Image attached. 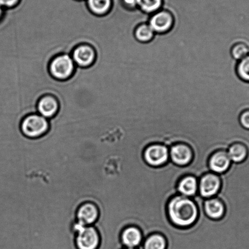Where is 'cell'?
<instances>
[{
  "label": "cell",
  "instance_id": "obj_1",
  "mask_svg": "<svg viewBox=\"0 0 249 249\" xmlns=\"http://www.w3.org/2000/svg\"><path fill=\"white\" fill-rule=\"evenodd\" d=\"M167 212L170 221L182 228L194 224L198 216L196 203L182 195H176L170 199L168 203Z\"/></svg>",
  "mask_w": 249,
  "mask_h": 249
},
{
  "label": "cell",
  "instance_id": "obj_2",
  "mask_svg": "<svg viewBox=\"0 0 249 249\" xmlns=\"http://www.w3.org/2000/svg\"><path fill=\"white\" fill-rule=\"evenodd\" d=\"M72 231L76 234L77 249H98L100 244V236L95 227L85 226L76 221L72 224Z\"/></svg>",
  "mask_w": 249,
  "mask_h": 249
},
{
  "label": "cell",
  "instance_id": "obj_3",
  "mask_svg": "<svg viewBox=\"0 0 249 249\" xmlns=\"http://www.w3.org/2000/svg\"><path fill=\"white\" fill-rule=\"evenodd\" d=\"M49 123L45 118L38 115H31L25 118L21 123L20 129L25 137L38 139L49 130Z\"/></svg>",
  "mask_w": 249,
  "mask_h": 249
},
{
  "label": "cell",
  "instance_id": "obj_4",
  "mask_svg": "<svg viewBox=\"0 0 249 249\" xmlns=\"http://www.w3.org/2000/svg\"><path fill=\"white\" fill-rule=\"evenodd\" d=\"M175 19L171 11L161 9L152 14L149 24L156 34L164 35L172 30L175 25Z\"/></svg>",
  "mask_w": 249,
  "mask_h": 249
},
{
  "label": "cell",
  "instance_id": "obj_5",
  "mask_svg": "<svg viewBox=\"0 0 249 249\" xmlns=\"http://www.w3.org/2000/svg\"><path fill=\"white\" fill-rule=\"evenodd\" d=\"M145 161L153 167H160L167 163L169 159L168 147L161 144H152L144 150Z\"/></svg>",
  "mask_w": 249,
  "mask_h": 249
},
{
  "label": "cell",
  "instance_id": "obj_6",
  "mask_svg": "<svg viewBox=\"0 0 249 249\" xmlns=\"http://www.w3.org/2000/svg\"><path fill=\"white\" fill-rule=\"evenodd\" d=\"M74 68L71 58L69 55L64 54L53 59L50 65V71L55 78L65 79L71 76Z\"/></svg>",
  "mask_w": 249,
  "mask_h": 249
},
{
  "label": "cell",
  "instance_id": "obj_7",
  "mask_svg": "<svg viewBox=\"0 0 249 249\" xmlns=\"http://www.w3.org/2000/svg\"><path fill=\"white\" fill-rule=\"evenodd\" d=\"M199 188L201 197L209 198L214 196L221 188V180L218 175L207 174L200 178Z\"/></svg>",
  "mask_w": 249,
  "mask_h": 249
},
{
  "label": "cell",
  "instance_id": "obj_8",
  "mask_svg": "<svg viewBox=\"0 0 249 249\" xmlns=\"http://www.w3.org/2000/svg\"><path fill=\"white\" fill-rule=\"evenodd\" d=\"M98 217V208L93 203H84L77 210L76 221L84 226H93L97 221Z\"/></svg>",
  "mask_w": 249,
  "mask_h": 249
},
{
  "label": "cell",
  "instance_id": "obj_9",
  "mask_svg": "<svg viewBox=\"0 0 249 249\" xmlns=\"http://www.w3.org/2000/svg\"><path fill=\"white\" fill-rule=\"evenodd\" d=\"M171 160L176 165L185 166L189 164L193 158L192 149L185 144H176L171 147Z\"/></svg>",
  "mask_w": 249,
  "mask_h": 249
},
{
  "label": "cell",
  "instance_id": "obj_10",
  "mask_svg": "<svg viewBox=\"0 0 249 249\" xmlns=\"http://www.w3.org/2000/svg\"><path fill=\"white\" fill-rule=\"evenodd\" d=\"M231 163L227 152L219 151L215 152L210 157L209 165L210 170L213 172L222 174L229 170Z\"/></svg>",
  "mask_w": 249,
  "mask_h": 249
},
{
  "label": "cell",
  "instance_id": "obj_11",
  "mask_svg": "<svg viewBox=\"0 0 249 249\" xmlns=\"http://www.w3.org/2000/svg\"><path fill=\"white\" fill-rule=\"evenodd\" d=\"M121 240L125 248L137 249L142 245V236L141 231L136 227H129L122 231Z\"/></svg>",
  "mask_w": 249,
  "mask_h": 249
},
{
  "label": "cell",
  "instance_id": "obj_12",
  "mask_svg": "<svg viewBox=\"0 0 249 249\" xmlns=\"http://www.w3.org/2000/svg\"><path fill=\"white\" fill-rule=\"evenodd\" d=\"M227 154L232 162L235 163H244L249 157L248 146L243 142H235L229 147Z\"/></svg>",
  "mask_w": 249,
  "mask_h": 249
},
{
  "label": "cell",
  "instance_id": "obj_13",
  "mask_svg": "<svg viewBox=\"0 0 249 249\" xmlns=\"http://www.w3.org/2000/svg\"><path fill=\"white\" fill-rule=\"evenodd\" d=\"M95 53L93 50L88 45H82L74 50L72 57L77 64L81 67H87L90 65L95 59Z\"/></svg>",
  "mask_w": 249,
  "mask_h": 249
},
{
  "label": "cell",
  "instance_id": "obj_14",
  "mask_svg": "<svg viewBox=\"0 0 249 249\" xmlns=\"http://www.w3.org/2000/svg\"><path fill=\"white\" fill-rule=\"evenodd\" d=\"M204 211L209 218L217 220L221 219L225 213V207L218 199L205 200L204 205Z\"/></svg>",
  "mask_w": 249,
  "mask_h": 249
},
{
  "label": "cell",
  "instance_id": "obj_15",
  "mask_svg": "<svg viewBox=\"0 0 249 249\" xmlns=\"http://www.w3.org/2000/svg\"><path fill=\"white\" fill-rule=\"evenodd\" d=\"M59 108L58 103L52 96H45L41 99L38 105V112L44 118H52Z\"/></svg>",
  "mask_w": 249,
  "mask_h": 249
},
{
  "label": "cell",
  "instance_id": "obj_16",
  "mask_svg": "<svg viewBox=\"0 0 249 249\" xmlns=\"http://www.w3.org/2000/svg\"><path fill=\"white\" fill-rule=\"evenodd\" d=\"M197 181L194 176H186L178 183V192L184 196H194L197 192Z\"/></svg>",
  "mask_w": 249,
  "mask_h": 249
},
{
  "label": "cell",
  "instance_id": "obj_17",
  "mask_svg": "<svg viewBox=\"0 0 249 249\" xmlns=\"http://www.w3.org/2000/svg\"><path fill=\"white\" fill-rule=\"evenodd\" d=\"M89 10L93 14L104 16L113 8V0H86Z\"/></svg>",
  "mask_w": 249,
  "mask_h": 249
},
{
  "label": "cell",
  "instance_id": "obj_18",
  "mask_svg": "<svg viewBox=\"0 0 249 249\" xmlns=\"http://www.w3.org/2000/svg\"><path fill=\"white\" fill-rule=\"evenodd\" d=\"M156 33L149 23H142L136 26L134 30V37L138 42L147 43L151 42Z\"/></svg>",
  "mask_w": 249,
  "mask_h": 249
},
{
  "label": "cell",
  "instance_id": "obj_19",
  "mask_svg": "<svg viewBox=\"0 0 249 249\" xmlns=\"http://www.w3.org/2000/svg\"><path fill=\"white\" fill-rule=\"evenodd\" d=\"M167 243L161 234H153L147 238L137 249H166Z\"/></svg>",
  "mask_w": 249,
  "mask_h": 249
},
{
  "label": "cell",
  "instance_id": "obj_20",
  "mask_svg": "<svg viewBox=\"0 0 249 249\" xmlns=\"http://www.w3.org/2000/svg\"><path fill=\"white\" fill-rule=\"evenodd\" d=\"M164 0H138V9L146 14H153L161 10Z\"/></svg>",
  "mask_w": 249,
  "mask_h": 249
},
{
  "label": "cell",
  "instance_id": "obj_21",
  "mask_svg": "<svg viewBox=\"0 0 249 249\" xmlns=\"http://www.w3.org/2000/svg\"><path fill=\"white\" fill-rule=\"evenodd\" d=\"M236 73L242 81L249 83V54L239 60L236 66Z\"/></svg>",
  "mask_w": 249,
  "mask_h": 249
},
{
  "label": "cell",
  "instance_id": "obj_22",
  "mask_svg": "<svg viewBox=\"0 0 249 249\" xmlns=\"http://www.w3.org/2000/svg\"><path fill=\"white\" fill-rule=\"evenodd\" d=\"M231 54L233 59L239 61L249 54V45L243 42L234 43L231 48Z\"/></svg>",
  "mask_w": 249,
  "mask_h": 249
},
{
  "label": "cell",
  "instance_id": "obj_23",
  "mask_svg": "<svg viewBox=\"0 0 249 249\" xmlns=\"http://www.w3.org/2000/svg\"><path fill=\"white\" fill-rule=\"evenodd\" d=\"M239 122L241 127L249 130V108L242 111L239 116Z\"/></svg>",
  "mask_w": 249,
  "mask_h": 249
},
{
  "label": "cell",
  "instance_id": "obj_24",
  "mask_svg": "<svg viewBox=\"0 0 249 249\" xmlns=\"http://www.w3.org/2000/svg\"><path fill=\"white\" fill-rule=\"evenodd\" d=\"M123 8L128 11H134L138 9V0H120Z\"/></svg>",
  "mask_w": 249,
  "mask_h": 249
},
{
  "label": "cell",
  "instance_id": "obj_25",
  "mask_svg": "<svg viewBox=\"0 0 249 249\" xmlns=\"http://www.w3.org/2000/svg\"><path fill=\"white\" fill-rule=\"evenodd\" d=\"M20 0H0V6L3 8L11 9L16 6Z\"/></svg>",
  "mask_w": 249,
  "mask_h": 249
},
{
  "label": "cell",
  "instance_id": "obj_26",
  "mask_svg": "<svg viewBox=\"0 0 249 249\" xmlns=\"http://www.w3.org/2000/svg\"><path fill=\"white\" fill-rule=\"evenodd\" d=\"M4 14L3 8H2L1 6H0V19L2 17H3Z\"/></svg>",
  "mask_w": 249,
  "mask_h": 249
},
{
  "label": "cell",
  "instance_id": "obj_27",
  "mask_svg": "<svg viewBox=\"0 0 249 249\" xmlns=\"http://www.w3.org/2000/svg\"><path fill=\"white\" fill-rule=\"evenodd\" d=\"M124 249H137L124 248Z\"/></svg>",
  "mask_w": 249,
  "mask_h": 249
},
{
  "label": "cell",
  "instance_id": "obj_28",
  "mask_svg": "<svg viewBox=\"0 0 249 249\" xmlns=\"http://www.w3.org/2000/svg\"><path fill=\"white\" fill-rule=\"evenodd\" d=\"M77 1H82V0H77Z\"/></svg>",
  "mask_w": 249,
  "mask_h": 249
}]
</instances>
